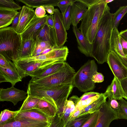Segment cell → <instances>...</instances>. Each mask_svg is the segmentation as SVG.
<instances>
[{
  "label": "cell",
  "instance_id": "6da1fadb",
  "mask_svg": "<svg viewBox=\"0 0 127 127\" xmlns=\"http://www.w3.org/2000/svg\"><path fill=\"white\" fill-rule=\"evenodd\" d=\"M109 7L99 23L97 31L92 44L90 57L99 64L107 62L110 51V40L113 29V13Z\"/></svg>",
  "mask_w": 127,
  "mask_h": 127
},
{
  "label": "cell",
  "instance_id": "7a4b0ae2",
  "mask_svg": "<svg viewBox=\"0 0 127 127\" xmlns=\"http://www.w3.org/2000/svg\"><path fill=\"white\" fill-rule=\"evenodd\" d=\"M109 7L105 0H97L87 7L78 29L91 44L95 36L99 22Z\"/></svg>",
  "mask_w": 127,
  "mask_h": 127
},
{
  "label": "cell",
  "instance_id": "3957f363",
  "mask_svg": "<svg viewBox=\"0 0 127 127\" xmlns=\"http://www.w3.org/2000/svg\"><path fill=\"white\" fill-rule=\"evenodd\" d=\"M76 72L74 68L65 62L63 66L57 72L40 78L32 77L29 83L39 88H47L72 83Z\"/></svg>",
  "mask_w": 127,
  "mask_h": 127
},
{
  "label": "cell",
  "instance_id": "277c9868",
  "mask_svg": "<svg viewBox=\"0 0 127 127\" xmlns=\"http://www.w3.org/2000/svg\"><path fill=\"white\" fill-rule=\"evenodd\" d=\"M22 42L20 34L11 27L0 29V54L12 62L17 61Z\"/></svg>",
  "mask_w": 127,
  "mask_h": 127
},
{
  "label": "cell",
  "instance_id": "5b68a950",
  "mask_svg": "<svg viewBox=\"0 0 127 127\" xmlns=\"http://www.w3.org/2000/svg\"><path fill=\"white\" fill-rule=\"evenodd\" d=\"M97 71V66L94 60H89L75 74L72 82L73 88L76 87L81 92L92 91L95 88V83L92 80L94 74Z\"/></svg>",
  "mask_w": 127,
  "mask_h": 127
},
{
  "label": "cell",
  "instance_id": "8992f818",
  "mask_svg": "<svg viewBox=\"0 0 127 127\" xmlns=\"http://www.w3.org/2000/svg\"><path fill=\"white\" fill-rule=\"evenodd\" d=\"M59 61H62L53 60L30 61L19 60L13 62L23 78L28 76L31 77L37 76L53 64Z\"/></svg>",
  "mask_w": 127,
  "mask_h": 127
},
{
  "label": "cell",
  "instance_id": "52a82bcc",
  "mask_svg": "<svg viewBox=\"0 0 127 127\" xmlns=\"http://www.w3.org/2000/svg\"><path fill=\"white\" fill-rule=\"evenodd\" d=\"M107 62L114 77L119 81L127 77V67L116 53L110 51L107 56Z\"/></svg>",
  "mask_w": 127,
  "mask_h": 127
},
{
  "label": "cell",
  "instance_id": "ba28073f",
  "mask_svg": "<svg viewBox=\"0 0 127 127\" xmlns=\"http://www.w3.org/2000/svg\"><path fill=\"white\" fill-rule=\"evenodd\" d=\"M97 120L95 127H109L111 122L117 119V110L110 107L108 100L106 101L98 111Z\"/></svg>",
  "mask_w": 127,
  "mask_h": 127
},
{
  "label": "cell",
  "instance_id": "9c48e42d",
  "mask_svg": "<svg viewBox=\"0 0 127 127\" xmlns=\"http://www.w3.org/2000/svg\"><path fill=\"white\" fill-rule=\"evenodd\" d=\"M53 15L57 45L58 47H62L67 41V34L64 24L63 15L58 8L55 9Z\"/></svg>",
  "mask_w": 127,
  "mask_h": 127
},
{
  "label": "cell",
  "instance_id": "30bf717a",
  "mask_svg": "<svg viewBox=\"0 0 127 127\" xmlns=\"http://www.w3.org/2000/svg\"><path fill=\"white\" fill-rule=\"evenodd\" d=\"M69 50L67 46L57 47L46 54L19 60L24 61L53 60L65 62Z\"/></svg>",
  "mask_w": 127,
  "mask_h": 127
},
{
  "label": "cell",
  "instance_id": "8fae6325",
  "mask_svg": "<svg viewBox=\"0 0 127 127\" xmlns=\"http://www.w3.org/2000/svg\"><path fill=\"white\" fill-rule=\"evenodd\" d=\"M28 93L12 86L6 89H0V101L12 102L16 105L20 101L25 100L27 97Z\"/></svg>",
  "mask_w": 127,
  "mask_h": 127
},
{
  "label": "cell",
  "instance_id": "7c38bea8",
  "mask_svg": "<svg viewBox=\"0 0 127 127\" xmlns=\"http://www.w3.org/2000/svg\"><path fill=\"white\" fill-rule=\"evenodd\" d=\"M48 15L39 18L36 16L26 28L24 32L20 34L22 40L28 39H36L37 33L46 24Z\"/></svg>",
  "mask_w": 127,
  "mask_h": 127
},
{
  "label": "cell",
  "instance_id": "4fadbf2b",
  "mask_svg": "<svg viewBox=\"0 0 127 127\" xmlns=\"http://www.w3.org/2000/svg\"><path fill=\"white\" fill-rule=\"evenodd\" d=\"M40 110L36 108L20 111L14 121H32L51 123L52 120Z\"/></svg>",
  "mask_w": 127,
  "mask_h": 127
},
{
  "label": "cell",
  "instance_id": "5bb4252c",
  "mask_svg": "<svg viewBox=\"0 0 127 127\" xmlns=\"http://www.w3.org/2000/svg\"><path fill=\"white\" fill-rule=\"evenodd\" d=\"M22 78L14 64L10 67L0 66V83L7 82L14 86L17 82L22 81Z\"/></svg>",
  "mask_w": 127,
  "mask_h": 127
},
{
  "label": "cell",
  "instance_id": "9a60e30c",
  "mask_svg": "<svg viewBox=\"0 0 127 127\" xmlns=\"http://www.w3.org/2000/svg\"><path fill=\"white\" fill-rule=\"evenodd\" d=\"M20 11L19 23L15 30L18 33L21 34L35 15L33 8L26 5H23Z\"/></svg>",
  "mask_w": 127,
  "mask_h": 127
},
{
  "label": "cell",
  "instance_id": "2e32d148",
  "mask_svg": "<svg viewBox=\"0 0 127 127\" xmlns=\"http://www.w3.org/2000/svg\"><path fill=\"white\" fill-rule=\"evenodd\" d=\"M36 108L41 110L51 119L56 116L58 111L57 106L55 101L50 97H40Z\"/></svg>",
  "mask_w": 127,
  "mask_h": 127
},
{
  "label": "cell",
  "instance_id": "e0dca14e",
  "mask_svg": "<svg viewBox=\"0 0 127 127\" xmlns=\"http://www.w3.org/2000/svg\"><path fill=\"white\" fill-rule=\"evenodd\" d=\"M110 51L116 53L123 64L127 67V60L123 51L119 32L117 28L113 29L110 40Z\"/></svg>",
  "mask_w": 127,
  "mask_h": 127
},
{
  "label": "cell",
  "instance_id": "ac0fdd59",
  "mask_svg": "<svg viewBox=\"0 0 127 127\" xmlns=\"http://www.w3.org/2000/svg\"><path fill=\"white\" fill-rule=\"evenodd\" d=\"M72 31L76 38L79 51L86 56L90 57L92 44L84 37L77 26H73Z\"/></svg>",
  "mask_w": 127,
  "mask_h": 127
},
{
  "label": "cell",
  "instance_id": "d6986e66",
  "mask_svg": "<svg viewBox=\"0 0 127 127\" xmlns=\"http://www.w3.org/2000/svg\"><path fill=\"white\" fill-rule=\"evenodd\" d=\"M86 6L78 0L71 6L70 15L73 26H77L87 10Z\"/></svg>",
  "mask_w": 127,
  "mask_h": 127
},
{
  "label": "cell",
  "instance_id": "ffe728a7",
  "mask_svg": "<svg viewBox=\"0 0 127 127\" xmlns=\"http://www.w3.org/2000/svg\"><path fill=\"white\" fill-rule=\"evenodd\" d=\"M37 44L36 38L22 40L21 49L18 53L17 60L21 59L32 57Z\"/></svg>",
  "mask_w": 127,
  "mask_h": 127
},
{
  "label": "cell",
  "instance_id": "44dd1931",
  "mask_svg": "<svg viewBox=\"0 0 127 127\" xmlns=\"http://www.w3.org/2000/svg\"><path fill=\"white\" fill-rule=\"evenodd\" d=\"M36 37L41 40L47 42L52 47H58L54 28H51L46 24L38 32Z\"/></svg>",
  "mask_w": 127,
  "mask_h": 127
},
{
  "label": "cell",
  "instance_id": "7402d4cb",
  "mask_svg": "<svg viewBox=\"0 0 127 127\" xmlns=\"http://www.w3.org/2000/svg\"><path fill=\"white\" fill-rule=\"evenodd\" d=\"M108 99H113L119 100L123 98V95L119 80L115 77L108 87L104 93Z\"/></svg>",
  "mask_w": 127,
  "mask_h": 127
},
{
  "label": "cell",
  "instance_id": "603a6c76",
  "mask_svg": "<svg viewBox=\"0 0 127 127\" xmlns=\"http://www.w3.org/2000/svg\"><path fill=\"white\" fill-rule=\"evenodd\" d=\"M101 94L102 93L93 92L85 93L79 98L74 110L83 109L97 99Z\"/></svg>",
  "mask_w": 127,
  "mask_h": 127
},
{
  "label": "cell",
  "instance_id": "cb8c5ba5",
  "mask_svg": "<svg viewBox=\"0 0 127 127\" xmlns=\"http://www.w3.org/2000/svg\"><path fill=\"white\" fill-rule=\"evenodd\" d=\"M79 98L76 95H73L65 101L63 107L62 118L66 125L70 115L74 111L79 101Z\"/></svg>",
  "mask_w": 127,
  "mask_h": 127
},
{
  "label": "cell",
  "instance_id": "d4e9b609",
  "mask_svg": "<svg viewBox=\"0 0 127 127\" xmlns=\"http://www.w3.org/2000/svg\"><path fill=\"white\" fill-rule=\"evenodd\" d=\"M51 123L32 121L21 120L14 121L0 126V127H47L50 126Z\"/></svg>",
  "mask_w": 127,
  "mask_h": 127
},
{
  "label": "cell",
  "instance_id": "484cf974",
  "mask_svg": "<svg viewBox=\"0 0 127 127\" xmlns=\"http://www.w3.org/2000/svg\"><path fill=\"white\" fill-rule=\"evenodd\" d=\"M107 98L104 93H102L100 96L97 99L81 110V112L78 117L92 114L98 111L103 104L106 101Z\"/></svg>",
  "mask_w": 127,
  "mask_h": 127
},
{
  "label": "cell",
  "instance_id": "4316f807",
  "mask_svg": "<svg viewBox=\"0 0 127 127\" xmlns=\"http://www.w3.org/2000/svg\"><path fill=\"white\" fill-rule=\"evenodd\" d=\"M60 0H18L28 6L32 8L40 6L52 5L57 6Z\"/></svg>",
  "mask_w": 127,
  "mask_h": 127
},
{
  "label": "cell",
  "instance_id": "83f0119b",
  "mask_svg": "<svg viewBox=\"0 0 127 127\" xmlns=\"http://www.w3.org/2000/svg\"><path fill=\"white\" fill-rule=\"evenodd\" d=\"M40 97L28 94L27 97L24 100L19 110L22 111L36 108Z\"/></svg>",
  "mask_w": 127,
  "mask_h": 127
},
{
  "label": "cell",
  "instance_id": "f1b7e54d",
  "mask_svg": "<svg viewBox=\"0 0 127 127\" xmlns=\"http://www.w3.org/2000/svg\"><path fill=\"white\" fill-rule=\"evenodd\" d=\"M19 112V110L13 111L7 109L1 111L0 115V126L14 121L16 116Z\"/></svg>",
  "mask_w": 127,
  "mask_h": 127
},
{
  "label": "cell",
  "instance_id": "f546056e",
  "mask_svg": "<svg viewBox=\"0 0 127 127\" xmlns=\"http://www.w3.org/2000/svg\"><path fill=\"white\" fill-rule=\"evenodd\" d=\"M127 13V5L119 7L114 13H113V29L117 28L120 22Z\"/></svg>",
  "mask_w": 127,
  "mask_h": 127
},
{
  "label": "cell",
  "instance_id": "4dcf8cb0",
  "mask_svg": "<svg viewBox=\"0 0 127 127\" xmlns=\"http://www.w3.org/2000/svg\"><path fill=\"white\" fill-rule=\"evenodd\" d=\"M92 114L79 117L68 121L65 125V127H82L91 117Z\"/></svg>",
  "mask_w": 127,
  "mask_h": 127
},
{
  "label": "cell",
  "instance_id": "1f68e13d",
  "mask_svg": "<svg viewBox=\"0 0 127 127\" xmlns=\"http://www.w3.org/2000/svg\"><path fill=\"white\" fill-rule=\"evenodd\" d=\"M65 62L59 61L51 65L44 72L35 78H38L53 74L60 69L64 65Z\"/></svg>",
  "mask_w": 127,
  "mask_h": 127
},
{
  "label": "cell",
  "instance_id": "d6a6232c",
  "mask_svg": "<svg viewBox=\"0 0 127 127\" xmlns=\"http://www.w3.org/2000/svg\"><path fill=\"white\" fill-rule=\"evenodd\" d=\"M119 107L117 110V119L127 120V101L123 98L118 100Z\"/></svg>",
  "mask_w": 127,
  "mask_h": 127
},
{
  "label": "cell",
  "instance_id": "836d02e7",
  "mask_svg": "<svg viewBox=\"0 0 127 127\" xmlns=\"http://www.w3.org/2000/svg\"><path fill=\"white\" fill-rule=\"evenodd\" d=\"M18 4L12 0H0V8L17 11L22 9Z\"/></svg>",
  "mask_w": 127,
  "mask_h": 127
},
{
  "label": "cell",
  "instance_id": "e575fe53",
  "mask_svg": "<svg viewBox=\"0 0 127 127\" xmlns=\"http://www.w3.org/2000/svg\"><path fill=\"white\" fill-rule=\"evenodd\" d=\"M19 12L17 11L0 8V20H13Z\"/></svg>",
  "mask_w": 127,
  "mask_h": 127
},
{
  "label": "cell",
  "instance_id": "d590c367",
  "mask_svg": "<svg viewBox=\"0 0 127 127\" xmlns=\"http://www.w3.org/2000/svg\"><path fill=\"white\" fill-rule=\"evenodd\" d=\"M77 0H60L57 4L63 16L69 6H72Z\"/></svg>",
  "mask_w": 127,
  "mask_h": 127
},
{
  "label": "cell",
  "instance_id": "8d00e7d4",
  "mask_svg": "<svg viewBox=\"0 0 127 127\" xmlns=\"http://www.w3.org/2000/svg\"><path fill=\"white\" fill-rule=\"evenodd\" d=\"M71 6H69L66 12L63 16L64 24L66 30H69L70 25L71 24L70 13Z\"/></svg>",
  "mask_w": 127,
  "mask_h": 127
},
{
  "label": "cell",
  "instance_id": "74e56055",
  "mask_svg": "<svg viewBox=\"0 0 127 127\" xmlns=\"http://www.w3.org/2000/svg\"><path fill=\"white\" fill-rule=\"evenodd\" d=\"M98 111L93 114L91 117L82 127H95L98 119Z\"/></svg>",
  "mask_w": 127,
  "mask_h": 127
},
{
  "label": "cell",
  "instance_id": "f35d334b",
  "mask_svg": "<svg viewBox=\"0 0 127 127\" xmlns=\"http://www.w3.org/2000/svg\"><path fill=\"white\" fill-rule=\"evenodd\" d=\"M64 126L63 120L57 114L52 119L49 127H64Z\"/></svg>",
  "mask_w": 127,
  "mask_h": 127
},
{
  "label": "cell",
  "instance_id": "ab89813d",
  "mask_svg": "<svg viewBox=\"0 0 127 127\" xmlns=\"http://www.w3.org/2000/svg\"><path fill=\"white\" fill-rule=\"evenodd\" d=\"M14 64L11 61L0 54V66L8 67H11Z\"/></svg>",
  "mask_w": 127,
  "mask_h": 127
},
{
  "label": "cell",
  "instance_id": "60d3db41",
  "mask_svg": "<svg viewBox=\"0 0 127 127\" xmlns=\"http://www.w3.org/2000/svg\"><path fill=\"white\" fill-rule=\"evenodd\" d=\"M119 82L123 94V98L127 100V77Z\"/></svg>",
  "mask_w": 127,
  "mask_h": 127
},
{
  "label": "cell",
  "instance_id": "b9f144b4",
  "mask_svg": "<svg viewBox=\"0 0 127 127\" xmlns=\"http://www.w3.org/2000/svg\"><path fill=\"white\" fill-rule=\"evenodd\" d=\"M92 80L95 83H101L104 80V77L102 73L97 71L93 75Z\"/></svg>",
  "mask_w": 127,
  "mask_h": 127
},
{
  "label": "cell",
  "instance_id": "7bdbcfd3",
  "mask_svg": "<svg viewBox=\"0 0 127 127\" xmlns=\"http://www.w3.org/2000/svg\"><path fill=\"white\" fill-rule=\"evenodd\" d=\"M36 16L37 17L42 18L45 15L46 12L43 6H40L36 8L35 11Z\"/></svg>",
  "mask_w": 127,
  "mask_h": 127
},
{
  "label": "cell",
  "instance_id": "ee69618b",
  "mask_svg": "<svg viewBox=\"0 0 127 127\" xmlns=\"http://www.w3.org/2000/svg\"><path fill=\"white\" fill-rule=\"evenodd\" d=\"M38 45L43 51L47 48L52 47L47 42L41 40L36 37Z\"/></svg>",
  "mask_w": 127,
  "mask_h": 127
},
{
  "label": "cell",
  "instance_id": "f6af8a7d",
  "mask_svg": "<svg viewBox=\"0 0 127 127\" xmlns=\"http://www.w3.org/2000/svg\"><path fill=\"white\" fill-rule=\"evenodd\" d=\"M109 104L111 107L115 110L118 109L119 105L118 102L117 100L113 99H108Z\"/></svg>",
  "mask_w": 127,
  "mask_h": 127
},
{
  "label": "cell",
  "instance_id": "bcb514c9",
  "mask_svg": "<svg viewBox=\"0 0 127 127\" xmlns=\"http://www.w3.org/2000/svg\"><path fill=\"white\" fill-rule=\"evenodd\" d=\"M46 24L52 28H54V21L53 15H48Z\"/></svg>",
  "mask_w": 127,
  "mask_h": 127
},
{
  "label": "cell",
  "instance_id": "7dc6e473",
  "mask_svg": "<svg viewBox=\"0 0 127 127\" xmlns=\"http://www.w3.org/2000/svg\"><path fill=\"white\" fill-rule=\"evenodd\" d=\"M13 20H0V29L6 27L12 23Z\"/></svg>",
  "mask_w": 127,
  "mask_h": 127
},
{
  "label": "cell",
  "instance_id": "c3c4849f",
  "mask_svg": "<svg viewBox=\"0 0 127 127\" xmlns=\"http://www.w3.org/2000/svg\"><path fill=\"white\" fill-rule=\"evenodd\" d=\"M20 15V11H19V13L15 16L13 20L11 26V27L14 30L16 28L18 24Z\"/></svg>",
  "mask_w": 127,
  "mask_h": 127
},
{
  "label": "cell",
  "instance_id": "681fc988",
  "mask_svg": "<svg viewBox=\"0 0 127 127\" xmlns=\"http://www.w3.org/2000/svg\"><path fill=\"white\" fill-rule=\"evenodd\" d=\"M120 39L123 52L125 55L126 56L127 55V41L121 37Z\"/></svg>",
  "mask_w": 127,
  "mask_h": 127
},
{
  "label": "cell",
  "instance_id": "f907efd6",
  "mask_svg": "<svg viewBox=\"0 0 127 127\" xmlns=\"http://www.w3.org/2000/svg\"><path fill=\"white\" fill-rule=\"evenodd\" d=\"M43 7L45 10L50 15L54 14L55 10L54 6L52 5H47Z\"/></svg>",
  "mask_w": 127,
  "mask_h": 127
},
{
  "label": "cell",
  "instance_id": "816d5d0a",
  "mask_svg": "<svg viewBox=\"0 0 127 127\" xmlns=\"http://www.w3.org/2000/svg\"><path fill=\"white\" fill-rule=\"evenodd\" d=\"M119 35L120 37L127 41V29L121 31L119 32Z\"/></svg>",
  "mask_w": 127,
  "mask_h": 127
},
{
  "label": "cell",
  "instance_id": "f5cc1de1",
  "mask_svg": "<svg viewBox=\"0 0 127 127\" xmlns=\"http://www.w3.org/2000/svg\"><path fill=\"white\" fill-rule=\"evenodd\" d=\"M113 1L114 0H105V2L107 4H108L109 3Z\"/></svg>",
  "mask_w": 127,
  "mask_h": 127
},
{
  "label": "cell",
  "instance_id": "db71d44e",
  "mask_svg": "<svg viewBox=\"0 0 127 127\" xmlns=\"http://www.w3.org/2000/svg\"><path fill=\"white\" fill-rule=\"evenodd\" d=\"M126 59H127V55L126 56Z\"/></svg>",
  "mask_w": 127,
  "mask_h": 127
},
{
  "label": "cell",
  "instance_id": "11a10c76",
  "mask_svg": "<svg viewBox=\"0 0 127 127\" xmlns=\"http://www.w3.org/2000/svg\"><path fill=\"white\" fill-rule=\"evenodd\" d=\"M64 127H65V125H64Z\"/></svg>",
  "mask_w": 127,
  "mask_h": 127
}]
</instances>
